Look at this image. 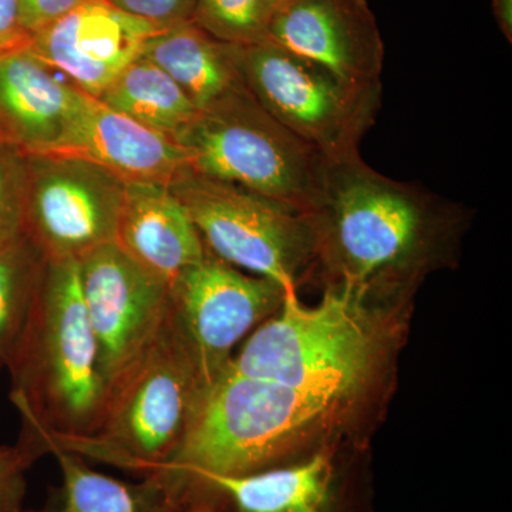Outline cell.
<instances>
[{
  "label": "cell",
  "mask_w": 512,
  "mask_h": 512,
  "mask_svg": "<svg viewBox=\"0 0 512 512\" xmlns=\"http://www.w3.org/2000/svg\"><path fill=\"white\" fill-rule=\"evenodd\" d=\"M316 258L338 282L366 299L386 282L406 281L437 255L461 208L420 185L377 173L360 157L323 158L311 212Z\"/></svg>",
  "instance_id": "cell-1"
},
{
  "label": "cell",
  "mask_w": 512,
  "mask_h": 512,
  "mask_svg": "<svg viewBox=\"0 0 512 512\" xmlns=\"http://www.w3.org/2000/svg\"><path fill=\"white\" fill-rule=\"evenodd\" d=\"M345 400L238 375L229 367L204 387L183 437L158 478L181 507L217 477H241L305 460Z\"/></svg>",
  "instance_id": "cell-2"
},
{
  "label": "cell",
  "mask_w": 512,
  "mask_h": 512,
  "mask_svg": "<svg viewBox=\"0 0 512 512\" xmlns=\"http://www.w3.org/2000/svg\"><path fill=\"white\" fill-rule=\"evenodd\" d=\"M5 366L22 434L42 444L80 439L96 430L106 386L84 305L79 259H46L32 311Z\"/></svg>",
  "instance_id": "cell-3"
},
{
  "label": "cell",
  "mask_w": 512,
  "mask_h": 512,
  "mask_svg": "<svg viewBox=\"0 0 512 512\" xmlns=\"http://www.w3.org/2000/svg\"><path fill=\"white\" fill-rule=\"evenodd\" d=\"M204 387L168 309L154 339L111 383L96 430L42 444L146 477L174 453Z\"/></svg>",
  "instance_id": "cell-4"
},
{
  "label": "cell",
  "mask_w": 512,
  "mask_h": 512,
  "mask_svg": "<svg viewBox=\"0 0 512 512\" xmlns=\"http://www.w3.org/2000/svg\"><path fill=\"white\" fill-rule=\"evenodd\" d=\"M366 299L332 288L315 306L286 291L274 318L256 329L229 369L348 402L372 375L380 342Z\"/></svg>",
  "instance_id": "cell-5"
},
{
  "label": "cell",
  "mask_w": 512,
  "mask_h": 512,
  "mask_svg": "<svg viewBox=\"0 0 512 512\" xmlns=\"http://www.w3.org/2000/svg\"><path fill=\"white\" fill-rule=\"evenodd\" d=\"M192 173L302 212L318 201L323 157L276 121L244 86L173 137Z\"/></svg>",
  "instance_id": "cell-6"
},
{
  "label": "cell",
  "mask_w": 512,
  "mask_h": 512,
  "mask_svg": "<svg viewBox=\"0 0 512 512\" xmlns=\"http://www.w3.org/2000/svg\"><path fill=\"white\" fill-rule=\"evenodd\" d=\"M242 86L259 106L326 160L359 153L383 86H359L264 40L231 45Z\"/></svg>",
  "instance_id": "cell-7"
},
{
  "label": "cell",
  "mask_w": 512,
  "mask_h": 512,
  "mask_svg": "<svg viewBox=\"0 0 512 512\" xmlns=\"http://www.w3.org/2000/svg\"><path fill=\"white\" fill-rule=\"evenodd\" d=\"M170 185L211 255L284 292L296 291V276L316 256L311 212L202 177L188 167Z\"/></svg>",
  "instance_id": "cell-8"
},
{
  "label": "cell",
  "mask_w": 512,
  "mask_h": 512,
  "mask_svg": "<svg viewBox=\"0 0 512 512\" xmlns=\"http://www.w3.org/2000/svg\"><path fill=\"white\" fill-rule=\"evenodd\" d=\"M25 235L46 259L114 242L126 181L76 158L26 156Z\"/></svg>",
  "instance_id": "cell-9"
},
{
  "label": "cell",
  "mask_w": 512,
  "mask_h": 512,
  "mask_svg": "<svg viewBox=\"0 0 512 512\" xmlns=\"http://www.w3.org/2000/svg\"><path fill=\"white\" fill-rule=\"evenodd\" d=\"M284 289L208 252L170 285V313L190 348L204 386L227 369L232 350L279 309Z\"/></svg>",
  "instance_id": "cell-10"
},
{
  "label": "cell",
  "mask_w": 512,
  "mask_h": 512,
  "mask_svg": "<svg viewBox=\"0 0 512 512\" xmlns=\"http://www.w3.org/2000/svg\"><path fill=\"white\" fill-rule=\"evenodd\" d=\"M79 268L107 394L163 325L170 309V285L138 265L116 242L87 252L79 258Z\"/></svg>",
  "instance_id": "cell-11"
},
{
  "label": "cell",
  "mask_w": 512,
  "mask_h": 512,
  "mask_svg": "<svg viewBox=\"0 0 512 512\" xmlns=\"http://www.w3.org/2000/svg\"><path fill=\"white\" fill-rule=\"evenodd\" d=\"M164 30L109 0H84L30 37L29 47L77 89L99 99Z\"/></svg>",
  "instance_id": "cell-12"
},
{
  "label": "cell",
  "mask_w": 512,
  "mask_h": 512,
  "mask_svg": "<svg viewBox=\"0 0 512 512\" xmlns=\"http://www.w3.org/2000/svg\"><path fill=\"white\" fill-rule=\"evenodd\" d=\"M265 40L346 82L382 86L384 43L366 0H288L272 12Z\"/></svg>",
  "instance_id": "cell-13"
},
{
  "label": "cell",
  "mask_w": 512,
  "mask_h": 512,
  "mask_svg": "<svg viewBox=\"0 0 512 512\" xmlns=\"http://www.w3.org/2000/svg\"><path fill=\"white\" fill-rule=\"evenodd\" d=\"M39 156L89 161L126 183L171 184L187 168L173 137L137 123L80 89L62 136Z\"/></svg>",
  "instance_id": "cell-14"
},
{
  "label": "cell",
  "mask_w": 512,
  "mask_h": 512,
  "mask_svg": "<svg viewBox=\"0 0 512 512\" xmlns=\"http://www.w3.org/2000/svg\"><path fill=\"white\" fill-rule=\"evenodd\" d=\"M114 242L168 285L208 254L190 212L170 184H126Z\"/></svg>",
  "instance_id": "cell-15"
},
{
  "label": "cell",
  "mask_w": 512,
  "mask_h": 512,
  "mask_svg": "<svg viewBox=\"0 0 512 512\" xmlns=\"http://www.w3.org/2000/svg\"><path fill=\"white\" fill-rule=\"evenodd\" d=\"M77 100L79 89L59 79L29 45L0 52V127L25 156L55 146Z\"/></svg>",
  "instance_id": "cell-16"
},
{
  "label": "cell",
  "mask_w": 512,
  "mask_h": 512,
  "mask_svg": "<svg viewBox=\"0 0 512 512\" xmlns=\"http://www.w3.org/2000/svg\"><path fill=\"white\" fill-rule=\"evenodd\" d=\"M195 501L222 512H343L338 461L322 448L289 466L211 478L192 491L187 507Z\"/></svg>",
  "instance_id": "cell-17"
},
{
  "label": "cell",
  "mask_w": 512,
  "mask_h": 512,
  "mask_svg": "<svg viewBox=\"0 0 512 512\" xmlns=\"http://www.w3.org/2000/svg\"><path fill=\"white\" fill-rule=\"evenodd\" d=\"M143 57L163 69L200 113L242 86L231 45L208 35L192 22L153 37Z\"/></svg>",
  "instance_id": "cell-18"
},
{
  "label": "cell",
  "mask_w": 512,
  "mask_h": 512,
  "mask_svg": "<svg viewBox=\"0 0 512 512\" xmlns=\"http://www.w3.org/2000/svg\"><path fill=\"white\" fill-rule=\"evenodd\" d=\"M62 471V484L39 510L20 512H184L165 485L154 476L126 483L87 466L72 451L47 446Z\"/></svg>",
  "instance_id": "cell-19"
},
{
  "label": "cell",
  "mask_w": 512,
  "mask_h": 512,
  "mask_svg": "<svg viewBox=\"0 0 512 512\" xmlns=\"http://www.w3.org/2000/svg\"><path fill=\"white\" fill-rule=\"evenodd\" d=\"M99 99L137 123L171 137L200 113L180 86L143 56L131 63Z\"/></svg>",
  "instance_id": "cell-20"
},
{
  "label": "cell",
  "mask_w": 512,
  "mask_h": 512,
  "mask_svg": "<svg viewBox=\"0 0 512 512\" xmlns=\"http://www.w3.org/2000/svg\"><path fill=\"white\" fill-rule=\"evenodd\" d=\"M46 256L26 235L0 248V362L5 365L32 311Z\"/></svg>",
  "instance_id": "cell-21"
},
{
  "label": "cell",
  "mask_w": 512,
  "mask_h": 512,
  "mask_svg": "<svg viewBox=\"0 0 512 512\" xmlns=\"http://www.w3.org/2000/svg\"><path fill=\"white\" fill-rule=\"evenodd\" d=\"M272 9L268 0H197L192 23L229 45L264 42Z\"/></svg>",
  "instance_id": "cell-22"
},
{
  "label": "cell",
  "mask_w": 512,
  "mask_h": 512,
  "mask_svg": "<svg viewBox=\"0 0 512 512\" xmlns=\"http://www.w3.org/2000/svg\"><path fill=\"white\" fill-rule=\"evenodd\" d=\"M26 156L0 141V248L25 235Z\"/></svg>",
  "instance_id": "cell-23"
},
{
  "label": "cell",
  "mask_w": 512,
  "mask_h": 512,
  "mask_svg": "<svg viewBox=\"0 0 512 512\" xmlns=\"http://www.w3.org/2000/svg\"><path fill=\"white\" fill-rule=\"evenodd\" d=\"M45 454L36 440L22 434L15 446H0V512L23 510L26 471Z\"/></svg>",
  "instance_id": "cell-24"
},
{
  "label": "cell",
  "mask_w": 512,
  "mask_h": 512,
  "mask_svg": "<svg viewBox=\"0 0 512 512\" xmlns=\"http://www.w3.org/2000/svg\"><path fill=\"white\" fill-rule=\"evenodd\" d=\"M109 2L128 15L136 16L161 28L170 29L192 22L197 0H109Z\"/></svg>",
  "instance_id": "cell-25"
},
{
  "label": "cell",
  "mask_w": 512,
  "mask_h": 512,
  "mask_svg": "<svg viewBox=\"0 0 512 512\" xmlns=\"http://www.w3.org/2000/svg\"><path fill=\"white\" fill-rule=\"evenodd\" d=\"M82 2L84 0H20L23 25L32 37Z\"/></svg>",
  "instance_id": "cell-26"
},
{
  "label": "cell",
  "mask_w": 512,
  "mask_h": 512,
  "mask_svg": "<svg viewBox=\"0 0 512 512\" xmlns=\"http://www.w3.org/2000/svg\"><path fill=\"white\" fill-rule=\"evenodd\" d=\"M29 42L20 0H0V52L29 45Z\"/></svg>",
  "instance_id": "cell-27"
},
{
  "label": "cell",
  "mask_w": 512,
  "mask_h": 512,
  "mask_svg": "<svg viewBox=\"0 0 512 512\" xmlns=\"http://www.w3.org/2000/svg\"><path fill=\"white\" fill-rule=\"evenodd\" d=\"M493 13L498 29L505 39L512 42V0H491Z\"/></svg>",
  "instance_id": "cell-28"
},
{
  "label": "cell",
  "mask_w": 512,
  "mask_h": 512,
  "mask_svg": "<svg viewBox=\"0 0 512 512\" xmlns=\"http://www.w3.org/2000/svg\"><path fill=\"white\" fill-rule=\"evenodd\" d=\"M184 512H222L220 508L215 507L214 504L208 503V501H195L185 508Z\"/></svg>",
  "instance_id": "cell-29"
},
{
  "label": "cell",
  "mask_w": 512,
  "mask_h": 512,
  "mask_svg": "<svg viewBox=\"0 0 512 512\" xmlns=\"http://www.w3.org/2000/svg\"><path fill=\"white\" fill-rule=\"evenodd\" d=\"M285 2H288V0H268L269 6H271L272 12L276 8H279V6L284 5Z\"/></svg>",
  "instance_id": "cell-30"
},
{
  "label": "cell",
  "mask_w": 512,
  "mask_h": 512,
  "mask_svg": "<svg viewBox=\"0 0 512 512\" xmlns=\"http://www.w3.org/2000/svg\"><path fill=\"white\" fill-rule=\"evenodd\" d=\"M8 140V138L5 137V133H3L2 127H0V141Z\"/></svg>",
  "instance_id": "cell-31"
},
{
  "label": "cell",
  "mask_w": 512,
  "mask_h": 512,
  "mask_svg": "<svg viewBox=\"0 0 512 512\" xmlns=\"http://www.w3.org/2000/svg\"><path fill=\"white\" fill-rule=\"evenodd\" d=\"M2 366H3V363H2V362H0V367H2Z\"/></svg>",
  "instance_id": "cell-32"
}]
</instances>
